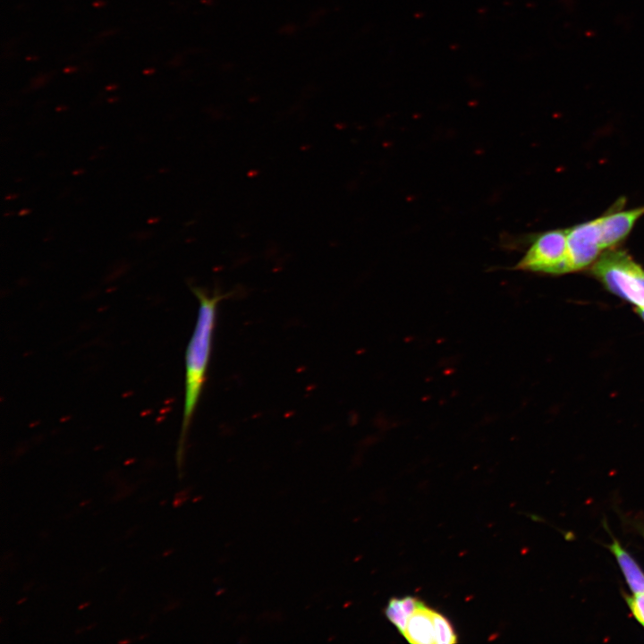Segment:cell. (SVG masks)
<instances>
[{
  "label": "cell",
  "instance_id": "cell-1",
  "mask_svg": "<svg viewBox=\"0 0 644 644\" xmlns=\"http://www.w3.org/2000/svg\"><path fill=\"white\" fill-rule=\"evenodd\" d=\"M199 301L198 316L185 352V393L177 461L181 466L184 443L199 402L212 350L218 303L227 296L217 292L208 294L199 287L191 288Z\"/></svg>",
  "mask_w": 644,
  "mask_h": 644
},
{
  "label": "cell",
  "instance_id": "cell-2",
  "mask_svg": "<svg viewBox=\"0 0 644 644\" xmlns=\"http://www.w3.org/2000/svg\"><path fill=\"white\" fill-rule=\"evenodd\" d=\"M590 272L611 293L635 308L644 307V267L626 251L611 250L603 253Z\"/></svg>",
  "mask_w": 644,
  "mask_h": 644
},
{
  "label": "cell",
  "instance_id": "cell-3",
  "mask_svg": "<svg viewBox=\"0 0 644 644\" xmlns=\"http://www.w3.org/2000/svg\"><path fill=\"white\" fill-rule=\"evenodd\" d=\"M513 270L547 275L568 273L567 229H554L533 237Z\"/></svg>",
  "mask_w": 644,
  "mask_h": 644
},
{
  "label": "cell",
  "instance_id": "cell-4",
  "mask_svg": "<svg viewBox=\"0 0 644 644\" xmlns=\"http://www.w3.org/2000/svg\"><path fill=\"white\" fill-rule=\"evenodd\" d=\"M568 273L592 266L603 250L598 217L567 229Z\"/></svg>",
  "mask_w": 644,
  "mask_h": 644
},
{
  "label": "cell",
  "instance_id": "cell-5",
  "mask_svg": "<svg viewBox=\"0 0 644 644\" xmlns=\"http://www.w3.org/2000/svg\"><path fill=\"white\" fill-rule=\"evenodd\" d=\"M644 215V206L628 210H614L598 217L600 243L603 250L613 249L623 241L635 223Z\"/></svg>",
  "mask_w": 644,
  "mask_h": 644
},
{
  "label": "cell",
  "instance_id": "cell-6",
  "mask_svg": "<svg viewBox=\"0 0 644 644\" xmlns=\"http://www.w3.org/2000/svg\"><path fill=\"white\" fill-rule=\"evenodd\" d=\"M432 609L424 604L409 618L403 637L411 644H435Z\"/></svg>",
  "mask_w": 644,
  "mask_h": 644
},
{
  "label": "cell",
  "instance_id": "cell-7",
  "mask_svg": "<svg viewBox=\"0 0 644 644\" xmlns=\"http://www.w3.org/2000/svg\"><path fill=\"white\" fill-rule=\"evenodd\" d=\"M609 549L615 556L625 580L633 594L644 593V572L630 554L614 539Z\"/></svg>",
  "mask_w": 644,
  "mask_h": 644
},
{
  "label": "cell",
  "instance_id": "cell-8",
  "mask_svg": "<svg viewBox=\"0 0 644 644\" xmlns=\"http://www.w3.org/2000/svg\"><path fill=\"white\" fill-rule=\"evenodd\" d=\"M424 603L412 597L392 598L386 608L387 619L403 634L410 616Z\"/></svg>",
  "mask_w": 644,
  "mask_h": 644
},
{
  "label": "cell",
  "instance_id": "cell-9",
  "mask_svg": "<svg viewBox=\"0 0 644 644\" xmlns=\"http://www.w3.org/2000/svg\"><path fill=\"white\" fill-rule=\"evenodd\" d=\"M434 623L435 644H453L457 641V636L449 620L443 614L432 611Z\"/></svg>",
  "mask_w": 644,
  "mask_h": 644
},
{
  "label": "cell",
  "instance_id": "cell-10",
  "mask_svg": "<svg viewBox=\"0 0 644 644\" xmlns=\"http://www.w3.org/2000/svg\"><path fill=\"white\" fill-rule=\"evenodd\" d=\"M626 602L635 619L644 627V593L627 597Z\"/></svg>",
  "mask_w": 644,
  "mask_h": 644
},
{
  "label": "cell",
  "instance_id": "cell-11",
  "mask_svg": "<svg viewBox=\"0 0 644 644\" xmlns=\"http://www.w3.org/2000/svg\"><path fill=\"white\" fill-rule=\"evenodd\" d=\"M636 313L641 318V319L644 321V307L640 308H635Z\"/></svg>",
  "mask_w": 644,
  "mask_h": 644
}]
</instances>
